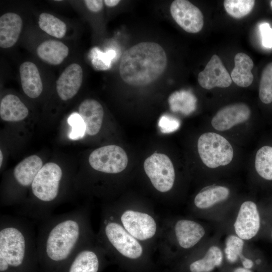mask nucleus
Instances as JSON below:
<instances>
[{
    "instance_id": "obj_12",
    "label": "nucleus",
    "mask_w": 272,
    "mask_h": 272,
    "mask_svg": "<svg viewBox=\"0 0 272 272\" xmlns=\"http://www.w3.org/2000/svg\"><path fill=\"white\" fill-rule=\"evenodd\" d=\"M83 70L78 63H73L62 72L56 83V89L59 98L66 101L78 92L83 82Z\"/></svg>"
},
{
    "instance_id": "obj_11",
    "label": "nucleus",
    "mask_w": 272,
    "mask_h": 272,
    "mask_svg": "<svg viewBox=\"0 0 272 272\" xmlns=\"http://www.w3.org/2000/svg\"><path fill=\"white\" fill-rule=\"evenodd\" d=\"M234 227L236 233L242 239L249 240L257 234L260 228V218L254 202L246 201L241 205Z\"/></svg>"
},
{
    "instance_id": "obj_34",
    "label": "nucleus",
    "mask_w": 272,
    "mask_h": 272,
    "mask_svg": "<svg viewBox=\"0 0 272 272\" xmlns=\"http://www.w3.org/2000/svg\"><path fill=\"white\" fill-rule=\"evenodd\" d=\"M241 259H242V264L244 268L246 269H250L253 266V263L250 259L246 258L244 257H243Z\"/></svg>"
},
{
    "instance_id": "obj_1",
    "label": "nucleus",
    "mask_w": 272,
    "mask_h": 272,
    "mask_svg": "<svg viewBox=\"0 0 272 272\" xmlns=\"http://www.w3.org/2000/svg\"><path fill=\"white\" fill-rule=\"evenodd\" d=\"M87 213L86 208H78L41 221L36 237L38 256L54 263L63 262L92 241Z\"/></svg>"
},
{
    "instance_id": "obj_40",
    "label": "nucleus",
    "mask_w": 272,
    "mask_h": 272,
    "mask_svg": "<svg viewBox=\"0 0 272 272\" xmlns=\"http://www.w3.org/2000/svg\"><path fill=\"white\" fill-rule=\"evenodd\" d=\"M271 237H272V233H271Z\"/></svg>"
},
{
    "instance_id": "obj_17",
    "label": "nucleus",
    "mask_w": 272,
    "mask_h": 272,
    "mask_svg": "<svg viewBox=\"0 0 272 272\" xmlns=\"http://www.w3.org/2000/svg\"><path fill=\"white\" fill-rule=\"evenodd\" d=\"M19 73L25 94L31 98L39 96L42 92L43 84L37 66L30 61L24 62L20 66Z\"/></svg>"
},
{
    "instance_id": "obj_2",
    "label": "nucleus",
    "mask_w": 272,
    "mask_h": 272,
    "mask_svg": "<svg viewBox=\"0 0 272 272\" xmlns=\"http://www.w3.org/2000/svg\"><path fill=\"white\" fill-rule=\"evenodd\" d=\"M167 58L163 48L154 42H142L131 46L123 54L119 74L126 84L136 87L148 85L164 73Z\"/></svg>"
},
{
    "instance_id": "obj_19",
    "label": "nucleus",
    "mask_w": 272,
    "mask_h": 272,
    "mask_svg": "<svg viewBox=\"0 0 272 272\" xmlns=\"http://www.w3.org/2000/svg\"><path fill=\"white\" fill-rule=\"evenodd\" d=\"M36 52L38 56L45 63L58 65L67 56L69 49L61 41L48 40L38 45Z\"/></svg>"
},
{
    "instance_id": "obj_27",
    "label": "nucleus",
    "mask_w": 272,
    "mask_h": 272,
    "mask_svg": "<svg viewBox=\"0 0 272 272\" xmlns=\"http://www.w3.org/2000/svg\"><path fill=\"white\" fill-rule=\"evenodd\" d=\"M259 97L264 104L272 102V62L263 69L260 80Z\"/></svg>"
},
{
    "instance_id": "obj_35",
    "label": "nucleus",
    "mask_w": 272,
    "mask_h": 272,
    "mask_svg": "<svg viewBox=\"0 0 272 272\" xmlns=\"http://www.w3.org/2000/svg\"><path fill=\"white\" fill-rule=\"evenodd\" d=\"M120 1L119 0H105L103 2L108 7H113L118 5Z\"/></svg>"
},
{
    "instance_id": "obj_15",
    "label": "nucleus",
    "mask_w": 272,
    "mask_h": 272,
    "mask_svg": "<svg viewBox=\"0 0 272 272\" xmlns=\"http://www.w3.org/2000/svg\"><path fill=\"white\" fill-rule=\"evenodd\" d=\"M23 26L21 17L14 13H7L0 17V47H11L18 41Z\"/></svg>"
},
{
    "instance_id": "obj_10",
    "label": "nucleus",
    "mask_w": 272,
    "mask_h": 272,
    "mask_svg": "<svg viewBox=\"0 0 272 272\" xmlns=\"http://www.w3.org/2000/svg\"><path fill=\"white\" fill-rule=\"evenodd\" d=\"M199 85L207 90L229 87L232 80L220 58L214 54L197 77Z\"/></svg>"
},
{
    "instance_id": "obj_18",
    "label": "nucleus",
    "mask_w": 272,
    "mask_h": 272,
    "mask_svg": "<svg viewBox=\"0 0 272 272\" xmlns=\"http://www.w3.org/2000/svg\"><path fill=\"white\" fill-rule=\"evenodd\" d=\"M42 161L37 155H31L20 162L14 168L13 175L18 184L31 187L36 176L42 167Z\"/></svg>"
},
{
    "instance_id": "obj_14",
    "label": "nucleus",
    "mask_w": 272,
    "mask_h": 272,
    "mask_svg": "<svg viewBox=\"0 0 272 272\" xmlns=\"http://www.w3.org/2000/svg\"><path fill=\"white\" fill-rule=\"evenodd\" d=\"M79 114L86 125V132L95 135L100 131L104 117V110L101 104L96 100L87 99L80 104Z\"/></svg>"
},
{
    "instance_id": "obj_4",
    "label": "nucleus",
    "mask_w": 272,
    "mask_h": 272,
    "mask_svg": "<svg viewBox=\"0 0 272 272\" xmlns=\"http://www.w3.org/2000/svg\"><path fill=\"white\" fill-rule=\"evenodd\" d=\"M197 151L202 163L208 168L214 169L229 164L234 157L233 148L222 135L207 132L199 137Z\"/></svg>"
},
{
    "instance_id": "obj_32",
    "label": "nucleus",
    "mask_w": 272,
    "mask_h": 272,
    "mask_svg": "<svg viewBox=\"0 0 272 272\" xmlns=\"http://www.w3.org/2000/svg\"><path fill=\"white\" fill-rule=\"evenodd\" d=\"M159 125L163 132H171L175 130L177 127L176 121L166 115L161 117Z\"/></svg>"
},
{
    "instance_id": "obj_5",
    "label": "nucleus",
    "mask_w": 272,
    "mask_h": 272,
    "mask_svg": "<svg viewBox=\"0 0 272 272\" xmlns=\"http://www.w3.org/2000/svg\"><path fill=\"white\" fill-rule=\"evenodd\" d=\"M145 172L154 188L166 192L173 186L175 173L172 162L166 155L154 153L144 163Z\"/></svg>"
},
{
    "instance_id": "obj_16",
    "label": "nucleus",
    "mask_w": 272,
    "mask_h": 272,
    "mask_svg": "<svg viewBox=\"0 0 272 272\" xmlns=\"http://www.w3.org/2000/svg\"><path fill=\"white\" fill-rule=\"evenodd\" d=\"M175 234L179 245L183 248L194 246L205 234L203 227L191 220H180L174 227Z\"/></svg>"
},
{
    "instance_id": "obj_6",
    "label": "nucleus",
    "mask_w": 272,
    "mask_h": 272,
    "mask_svg": "<svg viewBox=\"0 0 272 272\" xmlns=\"http://www.w3.org/2000/svg\"><path fill=\"white\" fill-rule=\"evenodd\" d=\"M90 166L96 171L116 174L123 171L128 163L125 151L116 145H107L93 151L89 157Z\"/></svg>"
},
{
    "instance_id": "obj_37",
    "label": "nucleus",
    "mask_w": 272,
    "mask_h": 272,
    "mask_svg": "<svg viewBox=\"0 0 272 272\" xmlns=\"http://www.w3.org/2000/svg\"><path fill=\"white\" fill-rule=\"evenodd\" d=\"M3 159V156L2 152L1 150L0 151V166L1 167L2 166Z\"/></svg>"
},
{
    "instance_id": "obj_26",
    "label": "nucleus",
    "mask_w": 272,
    "mask_h": 272,
    "mask_svg": "<svg viewBox=\"0 0 272 272\" xmlns=\"http://www.w3.org/2000/svg\"><path fill=\"white\" fill-rule=\"evenodd\" d=\"M255 4L253 0H226L224 8L227 13L235 18H241L247 15Z\"/></svg>"
},
{
    "instance_id": "obj_39",
    "label": "nucleus",
    "mask_w": 272,
    "mask_h": 272,
    "mask_svg": "<svg viewBox=\"0 0 272 272\" xmlns=\"http://www.w3.org/2000/svg\"><path fill=\"white\" fill-rule=\"evenodd\" d=\"M271 6H272V1L270 2Z\"/></svg>"
},
{
    "instance_id": "obj_13",
    "label": "nucleus",
    "mask_w": 272,
    "mask_h": 272,
    "mask_svg": "<svg viewBox=\"0 0 272 272\" xmlns=\"http://www.w3.org/2000/svg\"><path fill=\"white\" fill-rule=\"evenodd\" d=\"M100 246H93L92 241L82 247L73 257L68 272H98Z\"/></svg>"
},
{
    "instance_id": "obj_8",
    "label": "nucleus",
    "mask_w": 272,
    "mask_h": 272,
    "mask_svg": "<svg viewBox=\"0 0 272 272\" xmlns=\"http://www.w3.org/2000/svg\"><path fill=\"white\" fill-rule=\"evenodd\" d=\"M170 13L174 21L184 31L190 33L199 32L203 26V16L200 10L186 0L174 1Z\"/></svg>"
},
{
    "instance_id": "obj_38",
    "label": "nucleus",
    "mask_w": 272,
    "mask_h": 272,
    "mask_svg": "<svg viewBox=\"0 0 272 272\" xmlns=\"http://www.w3.org/2000/svg\"><path fill=\"white\" fill-rule=\"evenodd\" d=\"M260 262V260H257L256 261V263H259Z\"/></svg>"
},
{
    "instance_id": "obj_30",
    "label": "nucleus",
    "mask_w": 272,
    "mask_h": 272,
    "mask_svg": "<svg viewBox=\"0 0 272 272\" xmlns=\"http://www.w3.org/2000/svg\"><path fill=\"white\" fill-rule=\"evenodd\" d=\"M227 248L236 254L240 258L242 255L244 242L240 237L234 235L228 236L225 241Z\"/></svg>"
},
{
    "instance_id": "obj_31",
    "label": "nucleus",
    "mask_w": 272,
    "mask_h": 272,
    "mask_svg": "<svg viewBox=\"0 0 272 272\" xmlns=\"http://www.w3.org/2000/svg\"><path fill=\"white\" fill-rule=\"evenodd\" d=\"M262 45L267 48H272V28L267 23H263L259 26Z\"/></svg>"
},
{
    "instance_id": "obj_7",
    "label": "nucleus",
    "mask_w": 272,
    "mask_h": 272,
    "mask_svg": "<svg viewBox=\"0 0 272 272\" xmlns=\"http://www.w3.org/2000/svg\"><path fill=\"white\" fill-rule=\"evenodd\" d=\"M119 222L133 237L140 241L153 238L157 232V223L150 214L128 209L121 213Z\"/></svg>"
},
{
    "instance_id": "obj_23",
    "label": "nucleus",
    "mask_w": 272,
    "mask_h": 272,
    "mask_svg": "<svg viewBox=\"0 0 272 272\" xmlns=\"http://www.w3.org/2000/svg\"><path fill=\"white\" fill-rule=\"evenodd\" d=\"M223 254L220 249L215 246H211L205 256L191 263L189 266L191 272H210L216 266L220 265Z\"/></svg>"
},
{
    "instance_id": "obj_36",
    "label": "nucleus",
    "mask_w": 272,
    "mask_h": 272,
    "mask_svg": "<svg viewBox=\"0 0 272 272\" xmlns=\"http://www.w3.org/2000/svg\"><path fill=\"white\" fill-rule=\"evenodd\" d=\"M233 272H252L249 269H246L245 268L238 267L236 268Z\"/></svg>"
},
{
    "instance_id": "obj_21",
    "label": "nucleus",
    "mask_w": 272,
    "mask_h": 272,
    "mask_svg": "<svg viewBox=\"0 0 272 272\" xmlns=\"http://www.w3.org/2000/svg\"><path fill=\"white\" fill-rule=\"evenodd\" d=\"M234 63L230 76L232 80L239 87L249 86L253 81L251 70L254 64L252 59L247 54L240 52L235 55Z\"/></svg>"
},
{
    "instance_id": "obj_22",
    "label": "nucleus",
    "mask_w": 272,
    "mask_h": 272,
    "mask_svg": "<svg viewBox=\"0 0 272 272\" xmlns=\"http://www.w3.org/2000/svg\"><path fill=\"white\" fill-rule=\"evenodd\" d=\"M229 194L230 190L225 186H210L203 188L196 194L194 203L199 209H207L216 203L226 200Z\"/></svg>"
},
{
    "instance_id": "obj_3",
    "label": "nucleus",
    "mask_w": 272,
    "mask_h": 272,
    "mask_svg": "<svg viewBox=\"0 0 272 272\" xmlns=\"http://www.w3.org/2000/svg\"><path fill=\"white\" fill-rule=\"evenodd\" d=\"M97 240L104 250H112L131 259L139 258L144 249L139 240L131 235L107 210L104 214Z\"/></svg>"
},
{
    "instance_id": "obj_29",
    "label": "nucleus",
    "mask_w": 272,
    "mask_h": 272,
    "mask_svg": "<svg viewBox=\"0 0 272 272\" xmlns=\"http://www.w3.org/2000/svg\"><path fill=\"white\" fill-rule=\"evenodd\" d=\"M93 50L94 55L92 62L94 67L98 70H107L110 67L111 59L115 56V52L111 50L102 53L95 48Z\"/></svg>"
},
{
    "instance_id": "obj_24",
    "label": "nucleus",
    "mask_w": 272,
    "mask_h": 272,
    "mask_svg": "<svg viewBox=\"0 0 272 272\" xmlns=\"http://www.w3.org/2000/svg\"><path fill=\"white\" fill-rule=\"evenodd\" d=\"M38 23L42 30L53 37L61 38L65 34L66 24L52 14L41 13L39 16Z\"/></svg>"
},
{
    "instance_id": "obj_28",
    "label": "nucleus",
    "mask_w": 272,
    "mask_h": 272,
    "mask_svg": "<svg viewBox=\"0 0 272 272\" xmlns=\"http://www.w3.org/2000/svg\"><path fill=\"white\" fill-rule=\"evenodd\" d=\"M68 123L72 126L70 138L72 140H77L82 138L86 132V125L79 114L74 113L67 119Z\"/></svg>"
},
{
    "instance_id": "obj_25",
    "label": "nucleus",
    "mask_w": 272,
    "mask_h": 272,
    "mask_svg": "<svg viewBox=\"0 0 272 272\" xmlns=\"http://www.w3.org/2000/svg\"><path fill=\"white\" fill-rule=\"evenodd\" d=\"M255 168L262 178L272 180V147L264 146L257 151L255 157Z\"/></svg>"
},
{
    "instance_id": "obj_20",
    "label": "nucleus",
    "mask_w": 272,
    "mask_h": 272,
    "mask_svg": "<svg viewBox=\"0 0 272 272\" xmlns=\"http://www.w3.org/2000/svg\"><path fill=\"white\" fill-rule=\"evenodd\" d=\"M29 110L17 96L8 94L5 96L0 103V116L2 120L17 122L25 119Z\"/></svg>"
},
{
    "instance_id": "obj_9",
    "label": "nucleus",
    "mask_w": 272,
    "mask_h": 272,
    "mask_svg": "<svg viewBox=\"0 0 272 272\" xmlns=\"http://www.w3.org/2000/svg\"><path fill=\"white\" fill-rule=\"evenodd\" d=\"M250 115V109L246 104H232L220 109L212 118L211 125L217 131H226L247 121Z\"/></svg>"
},
{
    "instance_id": "obj_33",
    "label": "nucleus",
    "mask_w": 272,
    "mask_h": 272,
    "mask_svg": "<svg viewBox=\"0 0 272 272\" xmlns=\"http://www.w3.org/2000/svg\"><path fill=\"white\" fill-rule=\"evenodd\" d=\"M87 9L92 12H98L103 8L101 0H85L84 1Z\"/></svg>"
}]
</instances>
